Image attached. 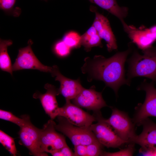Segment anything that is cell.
Instances as JSON below:
<instances>
[{"mask_svg":"<svg viewBox=\"0 0 156 156\" xmlns=\"http://www.w3.org/2000/svg\"><path fill=\"white\" fill-rule=\"evenodd\" d=\"M101 39L96 30L92 25L81 36V44L84 47L86 51H89L93 47H102Z\"/></svg>","mask_w":156,"mask_h":156,"instance_id":"ac0fdd59","label":"cell"},{"mask_svg":"<svg viewBox=\"0 0 156 156\" xmlns=\"http://www.w3.org/2000/svg\"><path fill=\"white\" fill-rule=\"evenodd\" d=\"M55 124L53 120L51 119L40 129L39 145L42 153L51 154L56 150L58 139L61 134L56 131Z\"/></svg>","mask_w":156,"mask_h":156,"instance_id":"9a60e30c","label":"cell"},{"mask_svg":"<svg viewBox=\"0 0 156 156\" xmlns=\"http://www.w3.org/2000/svg\"><path fill=\"white\" fill-rule=\"evenodd\" d=\"M25 121L20 127L18 132L20 143L26 147L31 155L35 156H48L47 153H42L40 150L39 137L40 129L35 126L31 122L29 116L24 115Z\"/></svg>","mask_w":156,"mask_h":156,"instance_id":"52a82bcc","label":"cell"},{"mask_svg":"<svg viewBox=\"0 0 156 156\" xmlns=\"http://www.w3.org/2000/svg\"><path fill=\"white\" fill-rule=\"evenodd\" d=\"M103 146L99 142L75 146L74 149V156H101L103 151L102 150Z\"/></svg>","mask_w":156,"mask_h":156,"instance_id":"ffe728a7","label":"cell"},{"mask_svg":"<svg viewBox=\"0 0 156 156\" xmlns=\"http://www.w3.org/2000/svg\"><path fill=\"white\" fill-rule=\"evenodd\" d=\"M122 23L125 31L132 42L142 50L152 46L156 41V25L149 28L143 25L137 28L127 25L125 21Z\"/></svg>","mask_w":156,"mask_h":156,"instance_id":"9c48e42d","label":"cell"},{"mask_svg":"<svg viewBox=\"0 0 156 156\" xmlns=\"http://www.w3.org/2000/svg\"><path fill=\"white\" fill-rule=\"evenodd\" d=\"M57 117L58 123H56L55 125L56 130L67 136L74 146L99 142L92 131L90 126H75L64 117L58 116Z\"/></svg>","mask_w":156,"mask_h":156,"instance_id":"3957f363","label":"cell"},{"mask_svg":"<svg viewBox=\"0 0 156 156\" xmlns=\"http://www.w3.org/2000/svg\"><path fill=\"white\" fill-rule=\"evenodd\" d=\"M14 140L4 131L0 130V143L11 155L16 156L17 152Z\"/></svg>","mask_w":156,"mask_h":156,"instance_id":"44dd1931","label":"cell"},{"mask_svg":"<svg viewBox=\"0 0 156 156\" xmlns=\"http://www.w3.org/2000/svg\"><path fill=\"white\" fill-rule=\"evenodd\" d=\"M134 143L129 144L127 148L118 152L110 153L103 151L101 156H131L133 155L135 151Z\"/></svg>","mask_w":156,"mask_h":156,"instance_id":"484cf974","label":"cell"},{"mask_svg":"<svg viewBox=\"0 0 156 156\" xmlns=\"http://www.w3.org/2000/svg\"><path fill=\"white\" fill-rule=\"evenodd\" d=\"M131 51L129 47L126 51L117 53L108 58L101 55H95L92 59L86 57L81 68V72L87 75L89 82L93 80L103 81L117 95L122 85H130V81L125 78L124 64Z\"/></svg>","mask_w":156,"mask_h":156,"instance_id":"6da1fadb","label":"cell"},{"mask_svg":"<svg viewBox=\"0 0 156 156\" xmlns=\"http://www.w3.org/2000/svg\"><path fill=\"white\" fill-rule=\"evenodd\" d=\"M66 101L64 105L59 107L58 116L64 117L72 124L79 127H90L97 121L96 117L71 103L70 100Z\"/></svg>","mask_w":156,"mask_h":156,"instance_id":"30bf717a","label":"cell"},{"mask_svg":"<svg viewBox=\"0 0 156 156\" xmlns=\"http://www.w3.org/2000/svg\"><path fill=\"white\" fill-rule=\"evenodd\" d=\"M139 152L144 156H156V146L144 149L140 148Z\"/></svg>","mask_w":156,"mask_h":156,"instance_id":"83f0119b","label":"cell"},{"mask_svg":"<svg viewBox=\"0 0 156 156\" xmlns=\"http://www.w3.org/2000/svg\"><path fill=\"white\" fill-rule=\"evenodd\" d=\"M47 90L44 94L39 92H36L33 95L35 99H39L46 113L50 118L53 120L58 116L59 107L56 96L59 94L58 89L54 86L47 83L44 86Z\"/></svg>","mask_w":156,"mask_h":156,"instance_id":"5bb4252c","label":"cell"},{"mask_svg":"<svg viewBox=\"0 0 156 156\" xmlns=\"http://www.w3.org/2000/svg\"><path fill=\"white\" fill-rule=\"evenodd\" d=\"M111 109L110 117L108 119L104 118V120L113 128L121 139L128 144L134 143L137 135L132 119L125 112L116 108Z\"/></svg>","mask_w":156,"mask_h":156,"instance_id":"277c9868","label":"cell"},{"mask_svg":"<svg viewBox=\"0 0 156 156\" xmlns=\"http://www.w3.org/2000/svg\"><path fill=\"white\" fill-rule=\"evenodd\" d=\"M16 0H0V8L6 13L14 17L18 16L21 13V8H14Z\"/></svg>","mask_w":156,"mask_h":156,"instance_id":"7402d4cb","label":"cell"},{"mask_svg":"<svg viewBox=\"0 0 156 156\" xmlns=\"http://www.w3.org/2000/svg\"><path fill=\"white\" fill-rule=\"evenodd\" d=\"M88 0L116 16L120 21L121 23L124 21V18L128 15V8L119 6L116 0Z\"/></svg>","mask_w":156,"mask_h":156,"instance_id":"e0dca14e","label":"cell"},{"mask_svg":"<svg viewBox=\"0 0 156 156\" xmlns=\"http://www.w3.org/2000/svg\"><path fill=\"white\" fill-rule=\"evenodd\" d=\"M81 36L75 31H70L64 36L62 40L70 48H78L81 45Z\"/></svg>","mask_w":156,"mask_h":156,"instance_id":"603a6c76","label":"cell"},{"mask_svg":"<svg viewBox=\"0 0 156 156\" xmlns=\"http://www.w3.org/2000/svg\"><path fill=\"white\" fill-rule=\"evenodd\" d=\"M53 156H74V153L67 145L60 149L51 153Z\"/></svg>","mask_w":156,"mask_h":156,"instance_id":"4316f807","label":"cell"},{"mask_svg":"<svg viewBox=\"0 0 156 156\" xmlns=\"http://www.w3.org/2000/svg\"><path fill=\"white\" fill-rule=\"evenodd\" d=\"M44 0V1H47L48 0Z\"/></svg>","mask_w":156,"mask_h":156,"instance_id":"f1b7e54d","label":"cell"},{"mask_svg":"<svg viewBox=\"0 0 156 156\" xmlns=\"http://www.w3.org/2000/svg\"><path fill=\"white\" fill-rule=\"evenodd\" d=\"M11 40H0V68L3 71L9 73L12 76V66L8 52V47L12 44Z\"/></svg>","mask_w":156,"mask_h":156,"instance_id":"d6986e66","label":"cell"},{"mask_svg":"<svg viewBox=\"0 0 156 156\" xmlns=\"http://www.w3.org/2000/svg\"><path fill=\"white\" fill-rule=\"evenodd\" d=\"M50 73L52 77H55V81H58L60 83V86L58 88L59 93L66 100L73 99L83 88L81 84L79 79L74 80L65 77L60 73L57 65L52 66Z\"/></svg>","mask_w":156,"mask_h":156,"instance_id":"4fadbf2b","label":"cell"},{"mask_svg":"<svg viewBox=\"0 0 156 156\" xmlns=\"http://www.w3.org/2000/svg\"><path fill=\"white\" fill-rule=\"evenodd\" d=\"M33 44L32 41L30 39L28 41L27 46L19 49L17 57L12 65L13 71L34 69L51 73L52 66H45L39 61L32 49L31 46Z\"/></svg>","mask_w":156,"mask_h":156,"instance_id":"ba28073f","label":"cell"},{"mask_svg":"<svg viewBox=\"0 0 156 156\" xmlns=\"http://www.w3.org/2000/svg\"><path fill=\"white\" fill-rule=\"evenodd\" d=\"M141 125L143 126L142 131L137 135L134 143L139 145L142 149L156 146V123L148 118Z\"/></svg>","mask_w":156,"mask_h":156,"instance_id":"2e32d148","label":"cell"},{"mask_svg":"<svg viewBox=\"0 0 156 156\" xmlns=\"http://www.w3.org/2000/svg\"><path fill=\"white\" fill-rule=\"evenodd\" d=\"M142 54L135 50L128 60V79L143 77L156 83V47L153 46L142 50Z\"/></svg>","mask_w":156,"mask_h":156,"instance_id":"7a4b0ae2","label":"cell"},{"mask_svg":"<svg viewBox=\"0 0 156 156\" xmlns=\"http://www.w3.org/2000/svg\"><path fill=\"white\" fill-rule=\"evenodd\" d=\"M98 122L92 124L90 128L98 141L107 148H119L128 143L118 136L113 128L104 120L101 114L96 117Z\"/></svg>","mask_w":156,"mask_h":156,"instance_id":"8992f818","label":"cell"},{"mask_svg":"<svg viewBox=\"0 0 156 156\" xmlns=\"http://www.w3.org/2000/svg\"><path fill=\"white\" fill-rule=\"evenodd\" d=\"M70 49L63 40H61L57 42L55 44L53 50L57 56L60 57H64L69 54Z\"/></svg>","mask_w":156,"mask_h":156,"instance_id":"d4e9b609","label":"cell"},{"mask_svg":"<svg viewBox=\"0 0 156 156\" xmlns=\"http://www.w3.org/2000/svg\"><path fill=\"white\" fill-rule=\"evenodd\" d=\"M155 83H149L144 80L138 87V90H143L146 93L143 104H139L135 108V112L132 120L137 126L141 125L142 122L150 116L156 117V88Z\"/></svg>","mask_w":156,"mask_h":156,"instance_id":"5b68a950","label":"cell"},{"mask_svg":"<svg viewBox=\"0 0 156 156\" xmlns=\"http://www.w3.org/2000/svg\"><path fill=\"white\" fill-rule=\"evenodd\" d=\"M0 118L10 122L19 127L23 125L25 121L23 115L21 116V118H19L10 112L1 109L0 110Z\"/></svg>","mask_w":156,"mask_h":156,"instance_id":"cb8c5ba5","label":"cell"},{"mask_svg":"<svg viewBox=\"0 0 156 156\" xmlns=\"http://www.w3.org/2000/svg\"><path fill=\"white\" fill-rule=\"evenodd\" d=\"M90 10L95 14L92 25L96 30L101 38L106 41L108 51L110 52L113 50H117L118 47L116 39L108 19L99 13L96 7L91 5Z\"/></svg>","mask_w":156,"mask_h":156,"instance_id":"7c38bea8","label":"cell"},{"mask_svg":"<svg viewBox=\"0 0 156 156\" xmlns=\"http://www.w3.org/2000/svg\"><path fill=\"white\" fill-rule=\"evenodd\" d=\"M94 88L86 89L83 88L72 100L73 103L80 107L99 113L102 108L107 105L102 97V92L96 91Z\"/></svg>","mask_w":156,"mask_h":156,"instance_id":"8fae6325","label":"cell"}]
</instances>
